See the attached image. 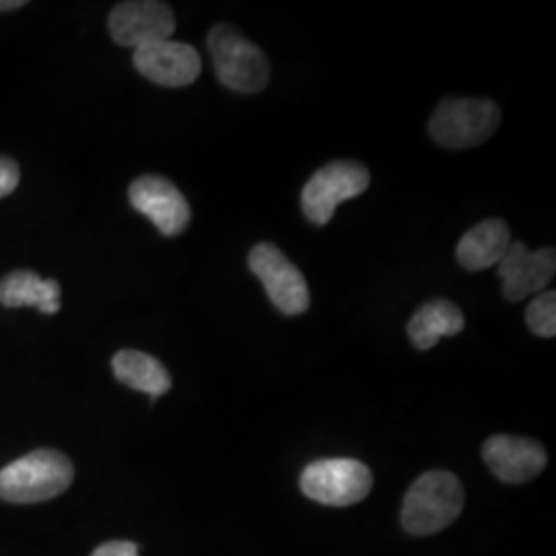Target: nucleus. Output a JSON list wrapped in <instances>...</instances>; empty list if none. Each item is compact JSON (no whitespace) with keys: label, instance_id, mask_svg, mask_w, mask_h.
Here are the masks:
<instances>
[{"label":"nucleus","instance_id":"1","mask_svg":"<svg viewBox=\"0 0 556 556\" xmlns=\"http://www.w3.org/2000/svg\"><path fill=\"white\" fill-rule=\"evenodd\" d=\"M464 507L462 482L452 472H425L404 497L402 526L415 536H429L452 526Z\"/></svg>","mask_w":556,"mask_h":556},{"label":"nucleus","instance_id":"9","mask_svg":"<svg viewBox=\"0 0 556 556\" xmlns=\"http://www.w3.org/2000/svg\"><path fill=\"white\" fill-rule=\"evenodd\" d=\"M130 204L151 220L165 238L184 233L192 219V211L178 186L161 176H142L130 184Z\"/></svg>","mask_w":556,"mask_h":556},{"label":"nucleus","instance_id":"6","mask_svg":"<svg viewBox=\"0 0 556 556\" xmlns=\"http://www.w3.org/2000/svg\"><path fill=\"white\" fill-rule=\"evenodd\" d=\"M371 184L369 169L357 161H332L318 169L301 192V208L314 225H328L338 204L361 197Z\"/></svg>","mask_w":556,"mask_h":556},{"label":"nucleus","instance_id":"2","mask_svg":"<svg viewBox=\"0 0 556 556\" xmlns=\"http://www.w3.org/2000/svg\"><path fill=\"white\" fill-rule=\"evenodd\" d=\"M75 477L71 459L56 450H38L0 470V498L40 503L62 495Z\"/></svg>","mask_w":556,"mask_h":556},{"label":"nucleus","instance_id":"7","mask_svg":"<svg viewBox=\"0 0 556 556\" xmlns=\"http://www.w3.org/2000/svg\"><path fill=\"white\" fill-rule=\"evenodd\" d=\"M248 264L252 273L262 280L266 295L278 312L287 316H299L309 309L312 295L305 277L298 266L287 258L277 245L258 243L252 248Z\"/></svg>","mask_w":556,"mask_h":556},{"label":"nucleus","instance_id":"16","mask_svg":"<svg viewBox=\"0 0 556 556\" xmlns=\"http://www.w3.org/2000/svg\"><path fill=\"white\" fill-rule=\"evenodd\" d=\"M112 369L124 386L151 397L163 396L172 388V378L163 363L140 351H119L112 358Z\"/></svg>","mask_w":556,"mask_h":556},{"label":"nucleus","instance_id":"20","mask_svg":"<svg viewBox=\"0 0 556 556\" xmlns=\"http://www.w3.org/2000/svg\"><path fill=\"white\" fill-rule=\"evenodd\" d=\"M25 4H27L25 0H0V11H15Z\"/></svg>","mask_w":556,"mask_h":556},{"label":"nucleus","instance_id":"4","mask_svg":"<svg viewBox=\"0 0 556 556\" xmlns=\"http://www.w3.org/2000/svg\"><path fill=\"white\" fill-rule=\"evenodd\" d=\"M305 497L328 507H349L371 493V470L351 457H326L309 464L299 478Z\"/></svg>","mask_w":556,"mask_h":556},{"label":"nucleus","instance_id":"18","mask_svg":"<svg viewBox=\"0 0 556 556\" xmlns=\"http://www.w3.org/2000/svg\"><path fill=\"white\" fill-rule=\"evenodd\" d=\"M20 165L11 157L0 155V199L9 197L20 186Z\"/></svg>","mask_w":556,"mask_h":556},{"label":"nucleus","instance_id":"5","mask_svg":"<svg viewBox=\"0 0 556 556\" xmlns=\"http://www.w3.org/2000/svg\"><path fill=\"white\" fill-rule=\"evenodd\" d=\"M501 124L495 101L443 100L439 103L429 130L447 149H472L491 139Z\"/></svg>","mask_w":556,"mask_h":556},{"label":"nucleus","instance_id":"10","mask_svg":"<svg viewBox=\"0 0 556 556\" xmlns=\"http://www.w3.org/2000/svg\"><path fill=\"white\" fill-rule=\"evenodd\" d=\"M503 280V295L516 303L548 287L555 278L556 254L553 248L532 252L521 241H511L509 250L497 264Z\"/></svg>","mask_w":556,"mask_h":556},{"label":"nucleus","instance_id":"3","mask_svg":"<svg viewBox=\"0 0 556 556\" xmlns=\"http://www.w3.org/2000/svg\"><path fill=\"white\" fill-rule=\"evenodd\" d=\"M208 52L217 77L231 91L252 96L270 83V62L266 54L227 23L211 29Z\"/></svg>","mask_w":556,"mask_h":556},{"label":"nucleus","instance_id":"19","mask_svg":"<svg viewBox=\"0 0 556 556\" xmlns=\"http://www.w3.org/2000/svg\"><path fill=\"white\" fill-rule=\"evenodd\" d=\"M91 556H139V546L135 542H126V540H112V542L101 544L100 548H96Z\"/></svg>","mask_w":556,"mask_h":556},{"label":"nucleus","instance_id":"13","mask_svg":"<svg viewBox=\"0 0 556 556\" xmlns=\"http://www.w3.org/2000/svg\"><path fill=\"white\" fill-rule=\"evenodd\" d=\"M511 245V231L501 219H486L472 227L457 243V262L470 270H484L497 266Z\"/></svg>","mask_w":556,"mask_h":556},{"label":"nucleus","instance_id":"14","mask_svg":"<svg viewBox=\"0 0 556 556\" xmlns=\"http://www.w3.org/2000/svg\"><path fill=\"white\" fill-rule=\"evenodd\" d=\"M0 303L4 307H36L41 314L60 312V285L31 270H15L0 280Z\"/></svg>","mask_w":556,"mask_h":556},{"label":"nucleus","instance_id":"11","mask_svg":"<svg viewBox=\"0 0 556 556\" xmlns=\"http://www.w3.org/2000/svg\"><path fill=\"white\" fill-rule=\"evenodd\" d=\"M132 62L142 77L163 87H186L199 79L200 56L190 43L163 40L135 50Z\"/></svg>","mask_w":556,"mask_h":556},{"label":"nucleus","instance_id":"12","mask_svg":"<svg viewBox=\"0 0 556 556\" xmlns=\"http://www.w3.org/2000/svg\"><path fill=\"white\" fill-rule=\"evenodd\" d=\"M482 457L491 472L507 482L521 484L536 478L544 468L548 456L534 439L495 435L482 447Z\"/></svg>","mask_w":556,"mask_h":556},{"label":"nucleus","instance_id":"15","mask_svg":"<svg viewBox=\"0 0 556 556\" xmlns=\"http://www.w3.org/2000/svg\"><path fill=\"white\" fill-rule=\"evenodd\" d=\"M464 314L456 303L435 299L425 303L408 321V338L418 351H429L443 337H456L464 330Z\"/></svg>","mask_w":556,"mask_h":556},{"label":"nucleus","instance_id":"17","mask_svg":"<svg viewBox=\"0 0 556 556\" xmlns=\"http://www.w3.org/2000/svg\"><path fill=\"white\" fill-rule=\"evenodd\" d=\"M528 328L542 338H553L556 334V293H542L528 305L526 312Z\"/></svg>","mask_w":556,"mask_h":556},{"label":"nucleus","instance_id":"8","mask_svg":"<svg viewBox=\"0 0 556 556\" xmlns=\"http://www.w3.org/2000/svg\"><path fill=\"white\" fill-rule=\"evenodd\" d=\"M176 31V17L169 4L155 0L119 2L110 13L112 40L124 48L139 50L155 41L169 40Z\"/></svg>","mask_w":556,"mask_h":556}]
</instances>
